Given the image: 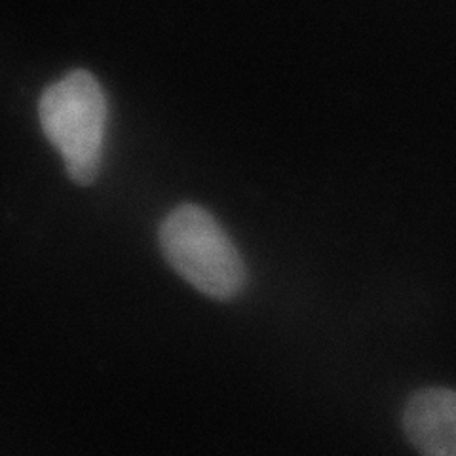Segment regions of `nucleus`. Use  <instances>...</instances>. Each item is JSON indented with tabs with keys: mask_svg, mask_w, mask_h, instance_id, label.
Masks as SVG:
<instances>
[{
	"mask_svg": "<svg viewBox=\"0 0 456 456\" xmlns=\"http://www.w3.org/2000/svg\"><path fill=\"white\" fill-rule=\"evenodd\" d=\"M159 240L167 265L206 297L231 301L246 288L244 259L219 221L202 206L175 208L160 224Z\"/></svg>",
	"mask_w": 456,
	"mask_h": 456,
	"instance_id": "1",
	"label": "nucleus"
},
{
	"mask_svg": "<svg viewBox=\"0 0 456 456\" xmlns=\"http://www.w3.org/2000/svg\"><path fill=\"white\" fill-rule=\"evenodd\" d=\"M38 117L48 141L78 184L95 181L103 162L109 107L94 75L75 70L42 94Z\"/></svg>",
	"mask_w": 456,
	"mask_h": 456,
	"instance_id": "2",
	"label": "nucleus"
},
{
	"mask_svg": "<svg viewBox=\"0 0 456 456\" xmlns=\"http://www.w3.org/2000/svg\"><path fill=\"white\" fill-rule=\"evenodd\" d=\"M403 428L422 456H456V392L426 388L412 394Z\"/></svg>",
	"mask_w": 456,
	"mask_h": 456,
	"instance_id": "3",
	"label": "nucleus"
}]
</instances>
